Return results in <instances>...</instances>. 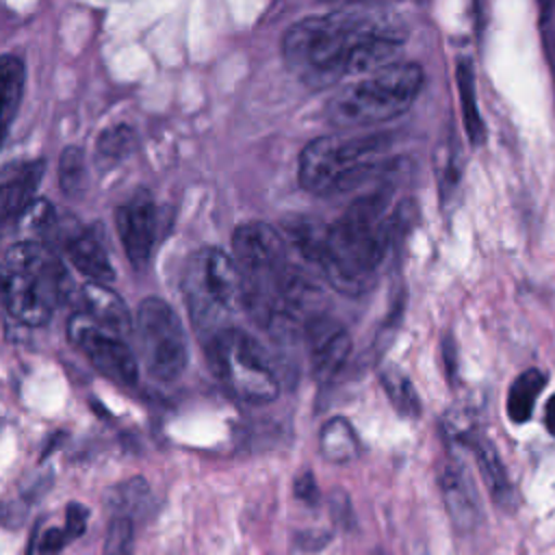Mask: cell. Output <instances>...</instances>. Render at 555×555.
Returning a JSON list of instances; mask_svg holds the SVG:
<instances>
[{
  "instance_id": "3957f363",
  "label": "cell",
  "mask_w": 555,
  "mask_h": 555,
  "mask_svg": "<svg viewBox=\"0 0 555 555\" xmlns=\"http://www.w3.org/2000/svg\"><path fill=\"white\" fill-rule=\"evenodd\" d=\"M392 160L390 134L319 137L299 154L297 180L312 195L347 193L384 171Z\"/></svg>"
},
{
  "instance_id": "7a4b0ae2",
  "label": "cell",
  "mask_w": 555,
  "mask_h": 555,
  "mask_svg": "<svg viewBox=\"0 0 555 555\" xmlns=\"http://www.w3.org/2000/svg\"><path fill=\"white\" fill-rule=\"evenodd\" d=\"M390 206V193L375 191L356 199L334 223L323 225L314 264L330 286L351 297L373 286L392 243Z\"/></svg>"
},
{
  "instance_id": "f546056e",
  "label": "cell",
  "mask_w": 555,
  "mask_h": 555,
  "mask_svg": "<svg viewBox=\"0 0 555 555\" xmlns=\"http://www.w3.org/2000/svg\"><path fill=\"white\" fill-rule=\"evenodd\" d=\"M65 544H67V538H65L63 529L52 527V529H48V531L41 535L37 555H59Z\"/></svg>"
},
{
  "instance_id": "ffe728a7",
  "label": "cell",
  "mask_w": 555,
  "mask_h": 555,
  "mask_svg": "<svg viewBox=\"0 0 555 555\" xmlns=\"http://www.w3.org/2000/svg\"><path fill=\"white\" fill-rule=\"evenodd\" d=\"M319 451L332 464H347L358 457L360 440L351 423L343 416L330 418L319 431Z\"/></svg>"
},
{
  "instance_id": "4316f807",
  "label": "cell",
  "mask_w": 555,
  "mask_h": 555,
  "mask_svg": "<svg viewBox=\"0 0 555 555\" xmlns=\"http://www.w3.org/2000/svg\"><path fill=\"white\" fill-rule=\"evenodd\" d=\"M436 180H438V189H440V195H442V202L449 199V195L453 193V189L457 186L460 182V152H457V145L451 137L442 139L438 143V150H436Z\"/></svg>"
},
{
  "instance_id": "9a60e30c",
  "label": "cell",
  "mask_w": 555,
  "mask_h": 555,
  "mask_svg": "<svg viewBox=\"0 0 555 555\" xmlns=\"http://www.w3.org/2000/svg\"><path fill=\"white\" fill-rule=\"evenodd\" d=\"M80 312L89 317L95 325L117 336H124L132 327V317L124 299L104 284L85 282L78 291Z\"/></svg>"
},
{
  "instance_id": "d6986e66",
  "label": "cell",
  "mask_w": 555,
  "mask_h": 555,
  "mask_svg": "<svg viewBox=\"0 0 555 555\" xmlns=\"http://www.w3.org/2000/svg\"><path fill=\"white\" fill-rule=\"evenodd\" d=\"M26 85V67L17 54H0V147L20 111Z\"/></svg>"
},
{
  "instance_id": "44dd1931",
  "label": "cell",
  "mask_w": 555,
  "mask_h": 555,
  "mask_svg": "<svg viewBox=\"0 0 555 555\" xmlns=\"http://www.w3.org/2000/svg\"><path fill=\"white\" fill-rule=\"evenodd\" d=\"M544 384H546V377L540 369H527L514 377L507 390V416L512 423L520 425L531 418Z\"/></svg>"
},
{
  "instance_id": "ac0fdd59",
  "label": "cell",
  "mask_w": 555,
  "mask_h": 555,
  "mask_svg": "<svg viewBox=\"0 0 555 555\" xmlns=\"http://www.w3.org/2000/svg\"><path fill=\"white\" fill-rule=\"evenodd\" d=\"M69 264L87 278V282L108 286L115 280L113 262L104 249V245L93 234H78L67 243Z\"/></svg>"
},
{
  "instance_id": "8fae6325",
  "label": "cell",
  "mask_w": 555,
  "mask_h": 555,
  "mask_svg": "<svg viewBox=\"0 0 555 555\" xmlns=\"http://www.w3.org/2000/svg\"><path fill=\"white\" fill-rule=\"evenodd\" d=\"M310 356V369L317 382H330L347 362L351 353L349 332L327 314L317 317L304 330Z\"/></svg>"
},
{
  "instance_id": "7402d4cb",
  "label": "cell",
  "mask_w": 555,
  "mask_h": 555,
  "mask_svg": "<svg viewBox=\"0 0 555 555\" xmlns=\"http://www.w3.org/2000/svg\"><path fill=\"white\" fill-rule=\"evenodd\" d=\"M457 93L462 102V119L464 130L470 139V143H483L486 139V126L481 121L479 108H477V93H475V76L468 59L457 61Z\"/></svg>"
},
{
  "instance_id": "cb8c5ba5",
  "label": "cell",
  "mask_w": 555,
  "mask_h": 555,
  "mask_svg": "<svg viewBox=\"0 0 555 555\" xmlns=\"http://www.w3.org/2000/svg\"><path fill=\"white\" fill-rule=\"evenodd\" d=\"M137 143L134 128L128 124H115L100 132L95 141V163L100 169H108L124 160Z\"/></svg>"
},
{
  "instance_id": "f1b7e54d",
  "label": "cell",
  "mask_w": 555,
  "mask_h": 555,
  "mask_svg": "<svg viewBox=\"0 0 555 555\" xmlns=\"http://www.w3.org/2000/svg\"><path fill=\"white\" fill-rule=\"evenodd\" d=\"M87 520H89V509L82 503L74 501V503L67 505V509H65V527H63V533H65L67 542H72V540H76V538H80L85 533Z\"/></svg>"
},
{
  "instance_id": "277c9868",
  "label": "cell",
  "mask_w": 555,
  "mask_h": 555,
  "mask_svg": "<svg viewBox=\"0 0 555 555\" xmlns=\"http://www.w3.org/2000/svg\"><path fill=\"white\" fill-rule=\"evenodd\" d=\"M425 82L418 63L395 61L336 91L325 108L340 128H364L403 115L418 98Z\"/></svg>"
},
{
  "instance_id": "5b68a950",
  "label": "cell",
  "mask_w": 555,
  "mask_h": 555,
  "mask_svg": "<svg viewBox=\"0 0 555 555\" xmlns=\"http://www.w3.org/2000/svg\"><path fill=\"white\" fill-rule=\"evenodd\" d=\"M182 293L193 327L208 338L243 310V275L223 249L202 247L189 256L182 273Z\"/></svg>"
},
{
  "instance_id": "8992f818",
  "label": "cell",
  "mask_w": 555,
  "mask_h": 555,
  "mask_svg": "<svg viewBox=\"0 0 555 555\" xmlns=\"http://www.w3.org/2000/svg\"><path fill=\"white\" fill-rule=\"evenodd\" d=\"M206 358L215 377L236 399L264 405L280 395V379L269 353L245 330L230 325L206 338Z\"/></svg>"
},
{
  "instance_id": "e0dca14e",
  "label": "cell",
  "mask_w": 555,
  "mask_h": 555,
  "mask_svg": "<svg viewBox=\"0 0 555 555\" xmlns=\"http://www.w3.org/2000/svg\"><path fill=\"white\" fill-rule=\"evenodd\" d=\"M43 173V160L28 163L20 167L9 178L0 180V225L22 217L24 210L33 204L35 189Z\"/></svg>"
},
{
  "instance_id": "9c48e42d",
  "label": "cell",
  "mask_w": 555,
  "mask_h": 555,
  "mask_svg": "<svg viewBox=\"0 0 555 555\" xmlns=\"http://www.w3.org/2000/svg\"><path fill=\"white\" fill-rule=\"evenodd\" d=\"M232 260L245 284L262 282L291 264L288 245L282 232L262 221H247L234 230Z\"/></svg>"
},
{
  "instance_id": "30bf717a",
  "label": "cell",
  "mask_w": 555,
  "mask_h": 555,
  "mask_svg": "<svg viewBox=\"0 0 555 555\" xmlns=\"http://www.w3.org/2000/svg\"><path fill=\"white\" fill-rule=\"evenodd\" d=\"M115 228L130 264L141 271L147 267L156 243V206L145 191L134 193L115 210Z\"/></svg>"
},
{
  "instance_id": "4dcf8cb0",
  "label": "cell",
  "mask_w": 555,
  "mask_h": 555,
  "mask_svg": "<svg viewBox=\"0 0 555 555\" xmlns=\"http://www.w3.org/2000/svg\"><path fill=\"white\" fill-rule=\"evenodd\" d=\"M295 496L301 499L304 503H317V499H319V488H317V483H314L312 473H301V475L295 479Z\"/></svg>"
},
{
  "instance_id": "d4e9b609",
  "label": "cell",
  "mask_w": 555,
  "mask_h": 555,
  "mask_svg": "<svg viewBox=\"0 0 555 555\" xmlns=\"http://www.w3.org/2000/svg\"><path fill=\"white\" fill-rule=\"evenodd\" d=\"M59 186L67 197H80L87 184L85 152L78 145H67L59 156Z\"/></svg>"
},
{
  "instance_id": "6da1fadb",
  "label": "cell",
  "mask_w": 555,
  "mask_h": 555,
  "mask_svg": "<svg viewBox=\"0 0 555 555\" xmlns=\"http://www.w3.org/2000/svg\"><path fill=\"white\" fill-rule=\"evenodd\" d=\"M403 35L362 13L308 15L286 28L282 56L288 69L310 87H332L349 76H366L390 63Z\"/></svg>"
},
{
  "instance_id": "52a82bcc",
  "label": "cell",
  "mask_w": 555,
  "mask_h": 555,
  "mask_svg": "<svg viewBox=\"0 0 555 555\" xmlns=\"http://www.w3.org/2000/svg\"><path fill=\"white\" fill-rule=\"evenodd\" d=\"M139 358L156 382H176L189 362V338L178 312L160 297H145L134 317Z\"/></svg>"
},
{
  "instance_id": "1f68e13d",
  "label": "cell",
  "mask_w": 555,
  "mask_h": 555,
  "mask_svg": "<svg viewBox=\"0 0 555 555\" xmlns=\"http://www.w3.org/2000/svg\"><path fill=\"white\" fill-rule=\"evenodd\" d=\"M544 423H546V429L555 436V395H551V399H548V403H546Z\"/></svg>"
},
{
  "instance_id": "4fadbf2b",
  "label": "cell",
  "mask_w": 555,
  "mask_h": 555,
  "mask_svg": "<svg viewBox=\"0 0 555 555\" xmlns=\"http://www.w3.org/2000/svg\"><path fill=\"white\" fill-rule=\"evenodd\" d=\"M442 503L455 529L473 531L481 520V505L475 490V481L457 457H447L438 475Z\"/></svg>"
},
{
  "instance_id": "83f0119b",
  "label": "cell",
  "mask_w": 555,
  "mask_h": 555,
  "mask_svg": "<svg viewBox=\"0 0 555 555\" xmlns=\"http://www.w3.org/2000/svg\"><path fill=\"white\" fill-rule=\"evenodd\" d=\"M134 553V520L128 516H113L104 538L102 555H132Z\"/></svg>"
},
{
  "instance_id": "7c38bea8",
  "label": "cell",
  "mask_w": 555,
  "mask_h": 555,
  "mask_svg": "<svg viewBox=\"0 0 555 555\" xmlns=\"http://www.w3.org/2000/svg\"><path fill=\"white\" fill-rule=\"evenodd\" d=\"M4 264L11 271L46 286L50 293L56 295L59 301H63L69 293V275L65 264L43 243L20 241L11 245L4 254Z\"/></svg>"
},
{
  "instance_id": "484cf974",
  "label": "cell",
  "mask_w": 555,
  "mask_h": 555,
  "mask_svg": "<svg viewBox=\"0 0 555 555\" xmlns=\"http://www.w3.org/2000/svg\"><path fill=\"white\" fill-rule=\"evenodd\" d=\"M150 494L147 481L143 477H132L108 492V505L113 516H128L134 520V514L145 505Z\"/></svg>"
},
{
  "instance_id": "ba28073f",
  "label": "cell",
  "mask_w": 555,
  "mask_h": 555,
  "mask_svg": "<svg viewBox=\"0 0 555 555\" xmlns=\"http://www.w3.org/2000/svg\"><path fill=\"white\" fill-rule=\"evenodd\" d=\"M69 340L82 349L93 369L121 386H132L139 377V360L121 336L102 330L82 312H76L67 323Z\"/></svg>"
},
{
  "instance_id": "5bb4252c",
  "label": "cell",
  "mask_w": 555,
  "mask_h": 555,
  "mask_svg": "<svg viewBox=\"0 0 555 555\" xmlns=\"http://www.w3.org/2000/svg\"><path fill=\"white\" fill-rule=\"evenodd\" d=\"M0 299L4 301L13 319L30 327L46 325L52 319L54 308L61 304L56 295L50 293L46 286L28 280L26 275L11 271L9 267H7L4 284L0 288Z\"/></svg>"
},
{
  "instance_id": "2e32d148",
  "label": "cell",
  "mask_w": 555,
  "mask_h": 555,
  "mask_svg": "<svg viewBox=\"0 0 555 555\" xmlns=\"http://www.w3.org/2000/svg\"><path fill=\"white\" fill-rule=\"evenodd\" d=\"M466 447L473 451L475 455V462H477V468H479V475L490 492V496L503 505V507H509L512 501H514V488H512V481L507 477V470H505V464L496 451V447L486 438L481 436L479 431L466 442Z\"/></svg>"
},
{
  "instance_id": "603a6c76",
  "label": "cell",
  "mask_w": 555,
  "mask_h": 555,
  "mask_svg": "<svg viewBox=\"0 0 555 555\" xmlns=\"http://www.w3.org/2000/svg\"><path fill=\"white\" fill-rule=\"evenodd\" d=\"M379 384L390 401V405L405 418H416L421 414V399L410 382V377L397 366H386L379 373Z\"/></svg>"
}]
</instances>
